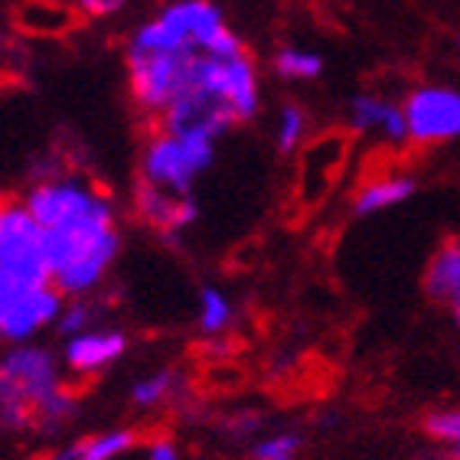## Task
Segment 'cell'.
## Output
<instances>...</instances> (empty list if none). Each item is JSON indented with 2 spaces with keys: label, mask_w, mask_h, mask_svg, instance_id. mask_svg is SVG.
<instances>
[{
  "label": "cell",
  "mask_w": 460,
  "mask_h": 460,
  "mask_svg": "<svg viewBox=\"0 0 460 460\" xmlns=\"http://www.w3.org/2000/svg\"><path fill=\"white\" fill-rule=\"evenodd\" d=\"M33 219L43 226L49 278L66 297H85L105 281L121 255L115 203L95 183L75 173L36 180L23 193Z\"/></svg>",
  "instance_id": "obj_1"
},
{
  "label": "cell",
  "mask_w": 460,
  "mask_h": 460,
  "mask_svg": "<svg viewBox=\"0 0 460 460\" xmlns=\"http://www.w3.org/2000/svg\"><path fill=\"white\" fill-rule=\"evenodd\" d=\"M128 49H147V53L199 49L213 56H239L245 53V43L232 33L213 0H173L157 17L144 20L134 30Z\"/></svg>",
  "instance_id": "obj_2"
},
{
  "label": "cell",
  "mask_w": 460,
  "mask_h": 460,
  "mask_svg": "<svg viewBox=\"0 0 460 460\" xmlns=\"http://www.w3.org/2000/svg\"><path fill=\"white\" fill-rule=\"evenodd\" d=\"M183 92H196L229 111L235 124L255 121L261 111V82H258L255 59L245 53L239 56H213L196 53L190 62ZM180 92V95H183Z\"/></svg>",
  "instance_id": "obj_3"
},
{
  "label": "cell",
  "mask_w": 460,
  "mask_h": 460,
  "mask_svg": "<svg viewBox=\"0 0 460 460\" xmlns=\"http://www.w3.org/2000/svg\"><path fill=\"white\" fill-rule=\"evenodd\" d=\"M216 137L196 131H157L141 151V180L170 193H190L193 183L213 167Z\"/></svg>",
  "instance_id": "obj_4"
},
{
  "label": "cell",
  "mask_w": 460,
  "mask_h": 460,
  "mask_svg": "<svg viewBox=\"0 0 460 460\" xmlns=\"http://www.w3.org/2000/svg\"><path fill=\"white\" fill-rule=\"evenodd\" d=\"M0 281L20 288L53 284L43 226L33 219L23 199L0 203Z\"/></svg>",
  "instance_id": "obj_5"
},
{
  "label": "cell",
  "mask_w": 460,
  "mask_h": 460,
  "mask_svg": "<svg viewBox=\"0 0 460 460\" xmlns=\"http://www.w3.org/2000/svg\"><path fill=\"white\" fill-rule=\"evenodd\" d=\"M199 49H173V53H147V49H128L124 69H128V89L134 105L144 115L157 118L173 98L183 92L190 62Z\"/></svg>",
  "instance_id": "obj_6"
},
{
  "label": "cell",
  "mask_w": 460,
  "mask_h": 460,
  "mask_svg": "<svg viewBox=\"0 0 460 460\" xmlns=\"http://www.w3.org/2000/svg\"><path fill=\"white\" fill-rule=\"evenodd\" d=\"M408 144L434 147L460 137V92L451 85H418L402 102Z\"/></svg>",
  "instance_id": "obj_7"
},
{
  "label": "cell",
  "mask_w": 460,
  "mask_h": 460,
  "mask_svg": "<svg viewBox=\"0 0 460 460\" xmlns=\"http://www.w3.org/2000/svg\"><path fill=\"white\" fill-rule=\"evenodd\" d=\"M4 340L7 343H33L36 333H43L56 323V317L66 307V294L56 284H4Z\"/></svg>",
  "instance_id": "obj_8"
},
{
  "label": "cell",
  "mask_w": 460,
  "mask_h": 460,
  "mask_svg": "<svg viewBox=\"0 0 460 460\" xmlns=\"http://www.w3.org/2000/svg\"><path fill=\"white\" fill-rule=\"evenodd\" d=\"M0 363L7 369L10 382L17 385V392L33 405H43L49 395L66 385L62 382V366L49 346L40 343H10V349L0 356Z\"/></svg>",
  "instance_id": "obj_9"
},
{
  "label": "cell",
  "mask_w": 460,
  "mask_h": 460,
  "mask_svg": "<svg viewBox=\"0 0 460 460\" xmlns=\"http://www.w3.org/2000/svg\"><path fill=\"white\" fill-rule=\"evenodd\" d=\"M346 124L363 137H376L385 147H405L408 124L399 102L379 95V92H356L346 102Z\"/></svg>",
  "instance_id": "obj_10"
},
{
  "label": "cell",
  "mask_w": 460,
  "mask_h": 460,
  "mask_svg": "<svg viewBox=\"0 0 460 460\" xmlns=\"http://www.w3.org/2000/svg\"><path fill=\"white\" fill-rule=\"evenodd\" d=\"M131 337L118 327H92L79 337H72L62 343V366L72 372V376H98V372L111 369V366L128 353Z\"/></svg>",
  "instance_id": "obj_11"
},
{
  "label": "cell",
  "mask_w": 460,
  "mask_h": 460,
  "mask_svg": "<svg viewBox=\"0 0 460 460\" xmlns=\"http://www.w3.org/2000/svg\"><path fill=\"white\" fill-rule=\"evenodd\" d=\"M134 216L160 235H173V232H186L199 219V206L190 193H170V190L137 180V186H134Z\"/></svg>",
  "instance_id": "obj_12"
},
{
  "label": "cell",
  "mask_w": 460,
  "mask_h": 460,
  "mask_svg": "<svg viewBox=\"0 0 460 460\" xmlns=\"http://www.w3.org/2000/svg\"><path fill=\"white\" fill-rule=\"evenodd\" d=\"M418 193V180L408 177V173H382V177L369 180L353 193L349 199V213L356 219H372V216H382L395 209V206L408 203L411 196Z\"/></svg>",
  "instance_id": "obj_13"
},
{
  "label": "cell",
  "mask_w": 460,
  "mask_h": 460,
  "mask_svg": "<svg viewBox=\"0 0 460 460\" xmlns=\"http://www.w3.org/2000/svg\"><path fill=\"white\" fill-rule=\"evenodd\" d=\"M425 294L434 304L457 310L460 307V239H447L438 245L425 268Z\"/></svg>",
  "instance_id": "obj_14"
},
{
  "label": "cell",
  "mask_w": 460,
  "mask_h": 460,
  "mask_svg": "<svg viewBox=\"0 0 460 460\" xmlns=\"http://www.w3.org/2000/svg\"><path fill=\"white\" fill-rule=\"evenodd\" d=\"M13 23L30 36H62L79 23V13L62 0H23L13 10Z\"/></svg>",
  "instance_id": "obj_15"
},
{
  "label": "cell",
  "mask_w": 460,
  "mask_h": 460,
  "mask_svg": "<svg viewBox=\"0 0 460 460\" xmlns=\"http://www.w3.org/2000/svg\"><path fill=\"white\" fill-rule=\"evenodd\" d=\"M137 444V431L134 428H111V431L92 434L82 441L62 444L56 447L49 460H118Z\"/></svg>",
  "instance_id": "obj_16"
},
{
  "label": "cell",
  "mask_w": 460,
  "mask_h": 460,
  "mask_svg": "<svg viewBox=\"0 0 460 460\" xmlns=\"http://www.w3.org/2000/svg\"><path fill=\"white\" fill-rule=\"evenodd\" d=\"M183 395V372L180 369H154L147 372L144 379H137L131 385V405L137 411H154L160 405H170V402H177Z\"/></svg>",
  "instance_id": "obj_17"
},
{
  "label": "cell",
  "mask_w": 460,
  "mask_h": 460,
  "mask_svg": "<svg viewBox=\"0 0 460 460\" xmlns=\"http://www.w3.org/2000/svg\"><path fill=\"white\" fill-rule=\"evenodd\" d=\"M196 323H199V333L206 340H216L219 333L235 323V304L229 301V294L216 288V284H203L199 288V314H196Z\"/></svg>",
  "instance_id": "obj_18"
},
{
  "label": "cell",
  "mask_w": 460,
  "mask_h": 460,
  "mask_svg": "<svg viewBox=\"0 0 460 460\" xmlns=\"http://www.w3.org/2000/svg\"><path fill=\"white\" fill-rule=\"evenodd\" d=\"M323 56L317 49H304V46H281L271 56V69L284 82H317L323 75Z\"/></svg>",
  "instance_id": "obj_19"
},
{
  "label": "cell",
  "mask_w": 460,
  "mask_h": 460,
  "mask_svg": "<svg viewBox=\"0 0 460 460\" xmlns=\"http://www.w3.org/2000/svg\"><path fill=\"white\" fill-rule=\"evenodd\" d=\"M310 134V115L307 108L297 105V102H284L278 108V121H275V151L281 157H291L304 147Z\"/></svg>",
  "instance_id": "obj_20"
},
{
  "label": "cell",
  "mask_w": 460,
  "mask_h": 460,
  "mask_svg": "<svg viewBox=\"0 0 460 460\" xmlns=\"http://www.w3.org/2000/svg\"><path fill=\"white\" fill-rule=\"evenodd\" d=\"M98 320H102V304L92 301L89 294H85V297H69V301H66L62 314L56 317L53 330L62 340H72V337H79V333H85V330H92V327H102Z\"/></svg>",
  "instance_id": "obj_21"
},
{
  "label": "cell",
  "mask_w": 460,
  "mask_h": 460,
  "mask_svg": "<svg viewBox=\"0 0 460 460\" xmlns=\"http://www.w3.org/2000/svg\"><path fill=\"white\" fill-rule=\"evenodd\" d=\"M421 428L431 441L444 447H460V408H434L421 418Z\"/></svg>",
  "instance_id": "obj_22"
},
{
  "label": "cell",
  "mask_w": 460,
  "mask_h": 460,
  "mask_svg": "<svg viewBox=\"0 0 460 460\" xmlns=\"http://www.w3.org/2000/svg\"><path fill=\"white\" fill-rule=\"evenodd\" d=\"M297 451H301V434L278 431V434H265V438H255L248 457L252 460H294Z\"/></svg>",
  "instance_id": "obj_23"
},
{
  "label": "cell",
  "mask_w": 460,
  "mask_h": 460,
  "mask_svg": "<svg viewBox=\"0 0 460 460\" xmlns=\"http://www.w3.org/2000/svg\"><path fill=\"white\" fill-rule=\"evenodd\" d=\"M222 428H226V434H232V438L248 441V438H258V431L265 428V418H261V411H239V415L226 418Z\"/></svg>",
  "instance_id": "obj_24"
},
{
  "label": "cell",
  "mask_w": 460,
  "mask_h": 460,
  "mask_svg": "<svg viewBox=\"0 0 460 460\" xmlns=\"http://www.w3.org/2000/svg\"><path fill=\"white\" fill-rule=\"evenodd\" d=\"M131 0H72V7L79 17H89V20H108V17H118L124 7H128Z\"/></svg>",
  "instance_id": "obj_25"
},
{
  "label": "cell",
  "mask_w": 460,
  "mask_h": 460,
  "mask_svg": "<svg viewBox=\"0 0 460 460\" xmlns=\"http://www.w3.org/2000/svg\"><path fill=\"white\" fill-rule=\"evenodd\" d=\"M147 460H180L177 444L170 441V438H154L147 444Z\"/></svg>",
  "instance_id": "obj_26"
},
{
  "label": "cell",
  "mask_w": 460,
  "mask_h": 460,
  "mask_svg": "<svg viewBox=\"0 0 460 460\" xmlns=\"http://www.w3.org/2000/svg\"><path fill=\"white\" fill-rule=\"evenodd\" d=\"M13 402H27L23 395L17 392V385L10 382V376H7V369H4V363H0V408H7V405H13Z\"/></svg>",
  "instance_id": "obj_27"
},
{
  "label": "cell",
  "mask_w": 460,
  "mask_h": 460,
  "mask_svg": "<svg viewBox=\"0 0 460 460\" xmlns=\"http://www.w3.org/2000/svg\"><path fill=\"white\" fill-rule=\"evenodd\" d=\"M7 43H10V36H7V20H4V10H0V53H7Z\"/></svg>",
  "instance_id": "obj_28"
},
{
  "label": "cell",
  "mask_w": 460,
  "mask_h": 460,
  "mask_svg": "<svg viewBox=\"0 0 460 460\" xmlns=\"http://www.w3.org/2000/svg\"><path fill=\"white\" fill-rule=\"evenodd\" d=\"M0 340H4V294H0Z\"/></svg>",
  "instance_id": "obj_29"
},
{
  "label": "cell",
  "mask_w": 460,
  "mask_h": 460,
  "mask_svg": "<svg viewBox=\"0 0 460 460\" xmlns=\"http://www.w3.org/2000/svg\"><path fill=\"white\" fill-rule=\"evenodd\" d=\"M415 460H451L447 454H441V457H415Z\"/></svg>",
  "instance_id": "obj_30"
},
{
  "label": "cell",
  "mask_w": 460,
  "mask_h": 460,
  "mask_svg": "<svg viewBox=\"0 0 460 460\" xmlns=\"http://www.w3.org/2000/svg\"><path fill=\"white\" fill-rule=\"evenodd\" d=\"M454 317H457V327H460V307H457V310H454Z\"/></svg>",
  "instance_id": "obj_31"
},
{
  "label": "cell",
  "mask_w": 460,
  "mask_h": 460,
  "mask_svg": "<svg viewBox=\"0 0 460 460\" xmlns=\"http://www.w3.org/2000/svg\"><path fill=\"white\" fill-rule=\"evenodd\" d=\"M457 49H460V36H457Z\"/></svg>",
  "instance_id": "obj_32"
}]
</instances>
